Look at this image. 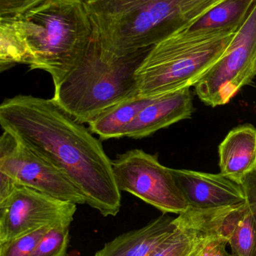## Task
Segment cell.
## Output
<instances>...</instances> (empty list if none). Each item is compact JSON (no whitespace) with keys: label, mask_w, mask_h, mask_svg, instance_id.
I'll use <instances>...</instances> for the list:
<instances>
[{"label":"cell","mask_w":256,"mask_h":256,"mask_svg":"<svg viewBox=\"0 0 256 256\" xmlns=\"http://www.w3.org/2000/svg\"><path fill=\"white\" fill-rule=\"evenodd\" d=\"M0 126L63 172L84 196L86 204L104 216L121 208L112 160L102 143L52 98L20 96L5 99Z\"/></svg>","instance_id":"6da1fadb"},{"label":"cell","mask_w":256,"mask_h":256,"mask_svg":"<svg viewBox=\"0 0 256 256\" xmlns=\"http://www.w3.org/2000/svg\"><path fill=\"white\" fill-rule=\"evenodd\" d=\"M104 49L122 56L190 27L224 0H84Z\"/></svg>","instance_id":"7a4b0ae2"},{"label":"cell","mask_w":256,"mask_h":256,"mask_svg":"<svg viewBox=\"0 0 256 256\" xmlns=\"http://www.w3.org/2000/svg\"><path fill=\"white\" fill-rule=\"evenodd\" d=\"M5 18L27 48L30 69L48 72L54 87L78 64L93 36L84 0H45Z\"/></svg>","instance_id":"3957f363"},{"label":"cell","mask_w":256,"mask_h":256,"mask_svg":"<svg viewBox=\"0 0 256 256\" xmlns=\"http://www.w3.org/2000/svg\"><path fill=\"white\" fill-rule=\"evenodd\" d=\"M151 48L119 56L104 49L93 30L85 54L55 87L53 100L78 122L88 124L108 108L139 94L135 73Z\"/></svg>","instance_id":"277c9868"},{"label":"cell","mask_w":256,"mask_h":256,"mask_svg":"<svg viewBox=\"0 0 256 256\" xmlns=\"http://www.w3.org/2000/svg\"><path fill=\"white\" fill-rule=\"evenodd\" d=\"M239 28L182 30L152 46L135 73L139 96L154 97L195 86Z\"/></svg>","instance_id":"5b68a950"},{"label":"cell","mask_w":256,"mask_h":256,"mask_svg":"<svg viewBox=\"0 0 256 256\" xmlns=\"http://www.w3.org/2000/svg\"><path fill=\"white\" fill-rule=\"evenodd\" d=\"M255 75L256 1L223 55L195 84V93L207 106H222Z\"/></svg>","instance_id":"8992f818"},{"label":"cell","mask_w":256,"mask_h":256,"mask_svg":"<svg viewBox=\"0 0 256 256\" xmlns=\"http://www.w3.org/2000/svg\"><path fill=\"white\" fill-rule=\"evenodd\" d=\"M116 183L163 214H180L189 208L179 189L172 168L162 165L156 154L132 149L112 160Z\"/></svg>","instance_id":"52a82bcc"},{"label":"cell","mask_w":256,"mask_h":256,"mask_svg":"<svg viewBox=\"0 0 256 256\" xmlns=\"http://www.w3.org/2000/svg\"><path fill=\"white\" fill-rule=\"evenodd\" d=\"M0 172L19 186L74 204H86L81 191L63 172L6 131L0 138Z\"/></svg>","instance_id":"ba28073f"},{"label":"cell","mask_w":256,"mask_h":256,"mask_svg":"<svg viewBox=\"0 0 256 256\" xmlns=\"http://www.w3.org/2000/svg\"><path fill=\"white\" fill-rule=\"evenodd\" d=\"M77 204L24 186L0 202V244L46 226H70Z\"/></svg>","instance_id":"9c48e42d"},{"label":"cell","mask_w":256,"mask_h":256,"mask_svg":"<svg viewBox=\"0 0 256 256\" xmlns=\"http://www.w3.org/2000/svg\"><path fill=\"white\" fill-rule=\"evenodd\" d=\"M176 183L189 207L216 209L245 202L240 184L223 174L172 168Z\"/></svg>","instance_id":"30bf717a"},{"label":"cell","mask_w":256,"mask_h":256,"mask_svg":"<svg viewBox=\"0 0 256 256\" xmlns=\"http://www.w3.org/2000/svg\"><path fill=\"white\" fill-rule=\"evenodd\" d=\"M189 88L153 97L137 116L126 137L141 140L159 130L191 118L194 108Z\"/></svg>","instance_id":"8fae6325"},{"label":"cell","mask_w":256,"mask_h":256,"mask_svg":"<svg viewBox=\"0 0 256 256\" xmlns=\"http://www.w3.org/2000/svg\"><path fill=\"white\" fill-rule=\"evenodd\" d=\"M220 173L241 183L256 167V128L251 124L231 130L219 146Z\"/></svg>","instance_id":"7c38bea8"},{"label":"cell","mask_w":256,"mask_h":256,"mask_svg":"<svg viewBox=\"0 0 256 256\" xmlns=\"http://www.w3.org/2000/svg\"><path fill=\"white\" fill-rule=\"evenodd\" d=\"M175 218L162 215L138 230L107 243L95 256H149L176 227Z\"/></svg>","instance_id":"4fadbf2b"},{"label":"cell","mask_w":256,"mask_h":256,"mask_svg":"<svg viewBox=\"0 0 256 256\" xmlns=\"http://www.w3.org/2000/svg\"><path fill=\"white\" fill-rule=\"evenodd\" d=\"M214 220L232 256H256V224L246 202L215 209Z\"/></svg>","instance_id":"5bb4252c"},{"label":"cell","mask_w":256,"mask_h":256,"mask_svg":"<svg viewBox=\"0 0 256 256\" xmlns=\"http://www.w3.org/2000/svg\"><path fill=\"white\" fill-rule=\"evenodd\" d=\"M153 98L138 94L120 102L90 122L89 129L93 134H97L102 140L127 136L134 120Z\"/></svg>","instance_id":"9a60e30c"},{"label":"cell","mask_w":256,"mask_h":256,"mask_svg":"<svg viewBox=\"0 0 256 256\" xmlns=\"http://www.w3.org/2000/svg\"><path fill=\"white\" fill-rule=\"evenodd\" d=\"M256 0H224L186 30L213 31L239 28L249 16Z\"/></svg>","instance_id":"2e32d148"},{"label":"cell","mask_w":256,"mask_h":256,"mask_svg":"<svg viewBox=\"0 0 256 256\" xmlns=\"http://www.w3.org/2000/svg\"><path fill=\"white\" fill-rule=\"evenodd\" d=\"M18 64H30L28 51L7 18H0V72Z\"/></svg>","instance_id":"e0dca14e"},{"label":"cell","mask_w":256,"mask_h":256,"mask_svg":"<svg viewBox=\"0 0 256 256\" xmlns=\"http://www.w3.org/2000/svg\"><path fill=\"white\" fill-rule=\"evenodd\" d=\"M69 226L64 224L52 226L41 239L33 256H67Z\"/></svg>","instance_id":"ac0fdd59"},{"label":"cell","mask_w":256,"mask_h":256,"mask_svg":"<svg viewBox=\"0 0 256 256\" xmlns=\"http://www.w3.org/2000/svg\"><path fill=\"white\" fill-rule=\"evenodd\" d=\"M51 226H46L0 244V256H34L39 242Z\"/></svg>","instance_id":"d6986e66"},{"label":"cell","mask_w":256,"mask_h":256,"mask_svg":"<svg viewBox=\"0 0 256 256\" xmlns=\"http://www.w3.org/2000/svg\"><path fill=\"white\" fill-rule=\"evenodd\" d=\"M228 240L216 230L213 222L211 231L197 245L189 256H232L227 251Z\"/></svg>","instance_id":"ffe728a7"},{"label":"cell","mask_w":256,"mask_h":256,"mask_svg":"<svg viewBox=\"0 0 256 256\" xmlns=\"http://www.w3.org/2000/svg\"><path fill=\"white\" fill-rule=\"evenodd\" d=\"M240 184L244 192L245 202L256 224V167L245 176Z\"/></svg>","instance_id":"44dd1931"},{"label":"cell","mask_w":256,"mask_h":256,"mask_svg":"<svg viewBox=\"0 0 256 256\" xmlns=\"http://www.w3.org/2000/svg\"><path fill=\"white\" fill-rule=\"evenodd\" d=\"M42 0H0V18L12 16L18 14Z\"/></svg>","instance_id":"7402d4cb"},{"label":"cell","mask_w":256,"mask_h":256,"mask_svg":"<svg viewBox=\"0 0 256 256\" xmlns=\"http://www.w3.org/2000/svg\"><path fill=\"white\" fill-rule=\"evenodd\" d=\"M18 186L10 176L0 172V202L7 200Z\"/></svg>","instance_id":"603a6c76"},{"label":"cell","mask_w":256,"mask_h":256,"mask_svg":"<svg viewBox=\"0 0 256 256\" xmlns=\"http://www.w3.org/2000/svg\"><path fill=\"white\" fill-rule=\"evenodd\" d=\"M43 1H45V0H42V2H43Z\"/></svg>","instance_id":"cb8c5ba5"}]
</instances>
